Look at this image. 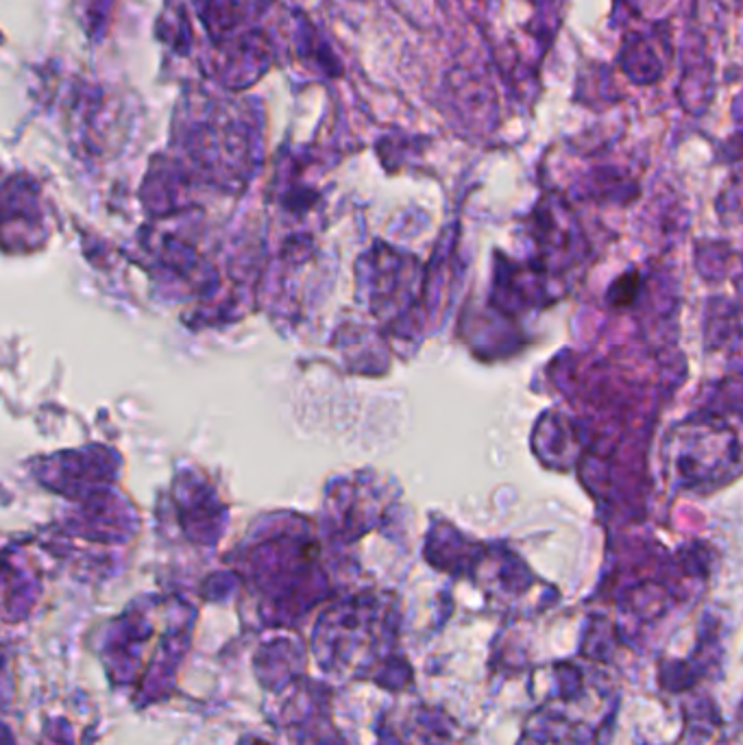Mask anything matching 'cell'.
I'll return each instance as SVG.
<instances>
[{
    "mask_svg": "<svg viewBox=\"0 0 743 745\" xmlns=\"http://www.w3.org/2000/svg\"><path fill=\"white\" fill-rule=\"evenodd\" d=\"M111 2L113 0H92L87 4V17H89V33L92 35H98V30H102Z\"/></svg>",
    "mask_w": 743,
    "mask_h": 745,
    "instance_id": "1",
    "label": "cell"
}]
</instances>
